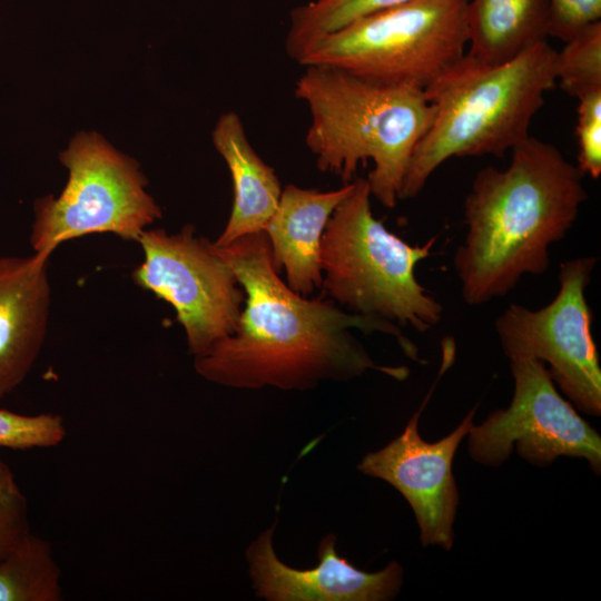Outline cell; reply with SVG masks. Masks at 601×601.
Listing matches in <instances>:
<instances>
[{"label":"cell","instance_id":"3","mask_svg":"<svg viewBox=\"0 0 601 601\" xmlns=\"http://www.w3.org/2000/svg\"><path fill=\"white\" fill-rule=\"evenodd\" d=\"M304 67L295 96L311 114L305 142L317 168L347 184L361 164L372 160L371 195L394 208L415 147L434 117L424 90L329 66Z\"/></svg>","mask_w":601,"mask_h":601},{"label":"cell","instance_id":"17","mask_svg":"<svg viewBox=\"0 0 601 601\" xmlns=\"http://www.w3.org/2000/svg\"><path fill=\"white\" fill-rule=\"evenodd\" d=\"M61 599V571L51 545L30 531L0 559V601Z\"/></svg>","mask_w":601,"mask_h":601},{"label":"cell","instance_id":"5","mask_svg":"<svg viewBox=\"0 0 601 601\" xmlns=\"http://www.w3.org/2000/svg\"><path fill=\"white\" fill-rule=\"evenodd\" d=\"M365 178L331 215L321 240L325 293L356 314L424 333L443 316L439 300L415 277L416 265L431 255L436 237L410 245L376 219Z\"/></svg>","mask_w":601,"mask_h":601},{"label":"cell","instance_id":"22","mask_svg":"<svg viewBox=\"0 0 601 601\" xmlns=\"http://www.w3.org/2000/svg\"><path fill=\"white\" fill-rule=\"evenodd\" d=\"M578 106V168L593 179L601 176V90L584 95Z\"/></svg>","mask_w":601,"mask_h":601},{"label":"cell","instance_id":"14","mask_svg":"<svg viewBox=\"0 0 601 601\" xmlns=\"http://www.w3.org/2000/svg\"><path fill=\"white\" fill-rule=\"evenodd\" d=\"M354 180L329 191L287 185L264 231L268 237L275 269L286 274V284L307 296L323 285L319 250L327 221L338 204L353 190Z\"/></svg>","mask_w":601,"mask_h":601},{"label":"cell","instance_id":"18","mask_svg":"<svg viewBox=\"0 0 601 601\" xmlns=\"http://www.w3.org/2000/svg\"><path fill=\"white\" fill-rule=\"evenodd\" d=\"M410 0H314L290 12L285 48L299 61L305 51L322 37L372 12Z\"/></svg>","mask_w":601,"mask_h":601},{"label":"cell","instance_id":"7","mask_svg":"<svg viewBox=\"0 0 601 601\" xmlns=\"http://www.w3.org/2000/svg\"><path fill=\"white\" fill-rule=\"evenodd\" d=\"M59 159L68 181L57 198L35 203L29 237L35 254L49 258L62 243L99 233L137 242L161 217L138 162L98 134H77Z\"/></svg>","mask_w":601,"mask_h":601},{"label":"cell","instance_id":"6","mask_svg":"<svg viewBox=\"0 0 601 601\" xmlns=\"http://www.w3.org/2000/svg\"><path fill=\"white\" fill-rule=\"evenodd\" d=\"M469 0H410L363 16L314 42L298 63L425 90L467 47Z\"/></svg>","mask_w":601,"mask_h":601},{"label":"cell","instance_id":"13","mask_svg":"<svg viewBox=\"0 0 601 601\" xmlns=\"http://www.w3.org/2000/svg\"><path fill=\"white\" fill-rule=\"evenodd\" d=\"M48 260L38 254L0 256V400L26 380L47 337Z\"/></svg>","mask_w":601,"mask_h":601},{"label":"cell","instance_id":"2","mask_svg":"<svg viewBox=\"0 0 601 601\" xmlns=\"http://www.w3.org/2000/svg\"><path fill=\"white\" fill-rule=\"evenodd\" d=\"M511 151L506 169L477 171L464 200L467 229L453 263L469 305L545 273L549 247L572 228L588 197L584 175L554 145L529 136Z\"/></svg>","mask_w":601,"mask_h":601},{"label":"cell","instance_id":"1","mask_svg":"<svg viewBox=\"0 0 601 601\" xmlns=\"http://www.w3.org/2000/svg\"><path fill=\"white\" fill-rule=\"evenodd\" d=\"M214 248L235 272L245 303L235 333L195 357V371L205 380L237 388L270 385L288 391L308 390L324 380L347 381L367 370L407 377L406 367L375 363L352 329L393 336L407 357L421 362L417 347L398 325L344 311L331 298L308 299L292 290L274 267L265 231Z\"/></svg>","mask_w":601,"mask_h":601},{"label":"cell","instance_id":"20","mask_svg":"<svg viewBox=\"0 0 601 601\" xmlns=\"http://www.w3.org/2000/svg\"><path fill=\"white\" fill-rule=\"evenodd\" d=\"M63 418L55 413L20 414L0 408V447L11 450L58 446L66 437Z\"/></svg>","mask_w":601,"mask_h":601},{"label":"cell","instance_id":"11","mask_svg":"<svg viewBox=\"0 0 601 601\" xmlns=\"http://www.w3.org/2000/svg\"><path fill=\"white\" fill-rule=\"evenodd\" d=\"M442 351L443 361L435 384L455 356L453 348L443 347ZM434 386L403 433L381 450L366 454L357 469L386 481L406 499L415 514L424 546L439 545L450 550L459 504L453 459L461 441L474 425L475 407L449 435L437 442H425L418 433V421Z\"/></svg>","mask_w":601,"mask_h":601},{"label":"cell","instance_id":"21","mask_svg":"<svg viewBox=\"0 0 601 601\" xmlns=\"http://www.w3.org/2000/svg\"><path fill=\"white\" fill-rule=\"evenodd\" d=\"M28 501L11 467L0 459V559L30 532Z\"/></svg>","mask_w":601,"mask_h":601},{"label":"cell","instance_id":"16","mask_svg":"<svg viewBox=\"0 0 601 601\" xmlns=\"http://www.w3.org/2000/svg\"><path fill=\"white\" fill-rule=\"evenodd\" d=\"M467 47L473 61L495 66L549 36V0H469Z\"/></svg>","mask_w":601,"mask_h":601},{"label":"cell","instance_id":"10","mask_svg":"<svg viewBox=\"0 0 601 601\" xmlns=\"http://www.w3.org/2000/svg\"><path fill=\"white\" fill-rule=\"evenodd\" d=\"M514 394L506 408L492 412L469 432L470 456L499 466L513 449L529 463L544 466L559 456L588 461L601 472V437L558 392L546 365L533 358L510 359Z\"/></svg>","mask_w":601,"mask_h":601},{"label":"cell","instance_id":"9","mask_svg":"<svg viewBox=\"0 0 601 601\" xmlns=\"http://www.w3.org/2000/svg\"><path fill=\"white\" fill-rule=\"evenodd\" d=\"M137 243L144 262L132 279L174 307L190 354L199 356L235 333L245 292L213 242L186 225L176 234L147 228Z\"/></svg>","mask_w":601,"mask_h":601},{"label":"cell","instance_id":"8","mask_svg":"<svg viewBox=\"0 0 601 601\" xmlns=\"http://www.w3.org/2000/svg\"><path fill=\"white\" fill-rule=\"evenodd\" d=\"M597 258L560 264L556 296L540 309L509 305L495 321V332L509 359L533 358L579 411L601 414V368L585 297Z\"/></svg>","mask_w":601,"mask_h":601},{"label":"cell","instance_id":"23","mask_svg":"<svg viewBox=\"0 0 601 601\" xmlns=\"http://www.w3.org/2000/svg\"><path fill=\"white\" fill-rule=\"evenodd\" d=\"M601 19V0H549V36L569 41Z\"/></svg>","mask_w":601,"mask_h":601},{"label":"cell","instance_id":"4","mask_svg":"<svg viewBox=\"0 0 601 601\" xmlns=\"http://www.w3.org/2000/svg\"><path fill=\"white\" fill-rule=\"evenodd\" d=\"M555 52L542 41L495 66L464 55L430 85L424 92L434 117L412 155L398 200L417 196L450 158H502L524 141L545 93L556 85Z\"/></svg>","mask_w":601,"mask_h":601},{"label":"cell","instance_id":"12","mask_svg":"<svg viewBox=\"0 0 601 601\" xmlns=\"http://www.w3.org/2000/svg\"><path fill=\"white\" fill-rule=\"evenodd\" d=\"M274 530L263 532L246 552L257 597L269 601H386L402 587L403 569L397 562L377 572L362 571L338 555L334 534L321 541L318 565L290 568L274 551Z\"/></svg>","mask_w":601,"mask_h":601},{"label":"cell","instance_id":"15","mask_svg":"<svg viewBox=\"0 0 601 601\" xmlns=\"http://www.w3.org/2000/svg\"><path fill=\"white\" fill-rule=\"evenodd\" d=\"M211 138L229 169L234 189L227 224L213 242L217 247H225L243 236L264 231L278 206L283 189L274 168L250 145L238 114H223Z\"/></svg>","mask_w":601,"mask_h":601},{"label":"cell","instance_id":"19","mask_svg":"<svg viewBox=\"0 0 601 601\" xmlns=\"http://www.w3.org/2000/svg\"><path fill=\"white\" fill-rule=\"evenodd\" d=\"M556 83L571 97L601 90V21L589 26L555 52Z\"/></svg>","mask_w":601,"mask_h":601}]
</instances>
